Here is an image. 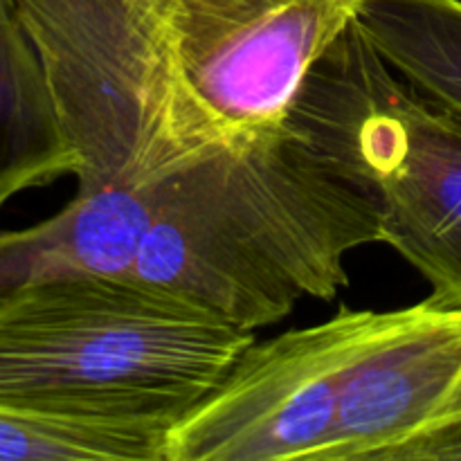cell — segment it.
<instances>
[{"instance_id":"6da1fadb","label":"cell","mask_w":461,"mask_h":461,"mask_svg":"<svg viewBox=\"0 0 461 461\" xmlns=\"http://www.w3.org/2000/svg\"><path fill=\"white\" fill-rule=\"evenodd\" d=\"M77 169L61 212L0 232V293L70 275L257 329L327 270L349 180L293 120L241 135L171 70L135 0H18Z\"/></svg>"},{"instance_id":"7a4b0ae2","label":"cell","mask_w":461,"mask_h":461,"mask_svg":"<svg viewBox=\"0 0 461 461\" xmlns=\"http://www.w3.org/2000/svg\"><path fill=\"white\" fill-rule=\"evenodd\" d=\"M183 297L70 275L0 293V405L174 426L255 342Z\"/></svg>"},{"instance_id":"3957f363","label":"cell","mask_w":461,"mask_h":461,"mask_svg":"<svg viewBox=\"0 0 461 461\" xmlns=\"http://www.w3.org/2000/svg\"><path fill=\"white\" fill-rule=\"evenodd\" d=\"M293 122L374 198L383 243L461 309V113L419 93L356 23L320 57Z\"/></svg>"},{"instance_id":"277c9868","label":"cell","mask_w":461,"mask_h":461,"mask_svg":"<svg viewBox=\"0 0 461 461\" xmlns=\"http://www.w3.org/2000/svg\"><path fill=\"white\" fill-rule=\"evenodd\" d=\"M383 318L342 309L315 327L255 340L171 426L165 461H324L351 369Z\"/></svg>"},{"instance_id":"5b68a950","label":"cell","mask_w":461,"mask_h":461,"mask_svg":"<svg viewBox=\"0 0 461 461\" xmlns=\"http://www.w3.org/2000/svg\"><path fill=\"white\" fill-rule=\"evenodd\" d=\"M360 0H138L171 70L241 135L286 124Z\"/></svg>"},{"instance_id":"8992f818","label":"cell","mask_w":461,"mask_h":461,"mask_svg":"<svg viewBox=\"0 0 461 461\" xmlns=\"http://www.w3.org/2000/svg\"><path fill=\"white\" fill-rule=\"evenodd\" d=\"M461 423V309L385 311L356 358L324 461H405Z\"/></svg>"},{"instance_id":"52a82bcc","label":"cell","mask_w":461,"mask_h":461,"mask_svg":"<svg viewBox=\"0 0 461 461\" xmlns=\"http://www.w3.org/2000/svg\"><path fill=\"white\" fill-rule=\"evenodd\" d=\"M75 169L18 0H0V207L25 189L75 176Z\"/></svg>"},{"instance_id":"ba28073f","label":"cell","mask_w":461,"mask_h":461,"mask_svg":"<svg viewBox=\"0 0 461 461\" xmlns=\"http://www.w3.org/2000/svg\"><path fill=\"white\" fill-rule=\"evenodd\" d=\"M354 23L410 86L461 113V0H360Z\"/></svg>"},{"instance_id":"9c48e42d","label":"cell","mask_w":461,"mask_h":461,"mask_svg":"<svg viewBox=\"0 0 461 461\" xmlns=\"http://www.w3.org/2000/svg\"><path fill=\"white\" fill-rule=\"evenodd\" d=\"M171 423L27 412L0 405V461H165Z\"/></svg>"},{"instance_id":"30bf717a","label":"cell","mask_w":461,"mask_h":461,"mask_svg":"<svg viewBox=\"0 0 461 461\" xmlns=\"http://www.w3.org/2000/svg\"><path fill=\"white\" fill-rule=\"evenodd\" d=\"M405 461H461V423L414 448Z\"/></svg>"}]
</instances>
